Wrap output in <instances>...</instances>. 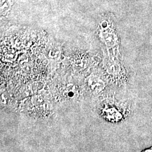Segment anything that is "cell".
<instances>
[{"instance_id": "cell-1", "label": "cell", "mask_w": 152, "mask_h": 152, "mask_svg": "<svg viewBox=\"0 0 152 152\" xmlns=\"http://www.w3.org/2000/svg\"><path fill=\"white\" fill-rule=\"evenodd\" d=\"M151 151H152V148H151Z\"/></svg>"}]
</instances>
